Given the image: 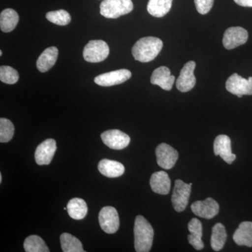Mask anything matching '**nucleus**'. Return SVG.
<instances>
[{"label": "nucleus", "mask_w": 252, "mask_h": 252, "mask_svg": "<svg viewBox=\"0 0 252 252\" xmlns=\"http://www.w3.org/2000/svg\"><path fill=\"white\" fill-rule=\"evenodd\" d=\"M163 46L161 39L155 36H146L139 39L132 49V54L136 61L149 63L154 61Z\"/></svg>", "instance_id": "nucleus-1"}, {"label": "nucleus", "mask_w": 252, "mask_h": 252, "mask_svg": "<svg viewBox=\"0 0 252 252\" xmlns=\"http://www.w3.org/2000/svg\"><path fill=\"white\" fill-rule=\"evenodd\" d=\"M135 249L137 252H148L153 245L154 231L153 227L143 216L138 215L134 225Z\"/></svg>", "instance_id": "nucleus-2"}, {"label": "nucleus", "mask_w": 252, "mask_h": 252, "mask_svg": "<svg viewBox=\"0 0 252 252\" xmlns=\"http://www.w3.org/2000/svg\"><path fill=\"white\" fill-rule=\"evenodd\" d=\"M133 10L132 0H104L99 6V13L107 18H118Z\"/></svg>", "instance_id": "nucleus-3"}, {"label": "nucleus", "mask_w": 252, "mask_h": 252, "mask_svg": "<svg viewBox=\"0 0 252 252\" xmlns=\"http://www.w3.org/2000/svg\"><path fill=\"white\" fill-rule=\"evenodd\" d=\"M108 44L102 40H91L86 44L83 51V56L89 63H97L104 61L108 57Z\"/></svg>", "instance_id": "nucleus-4"}, {"label": "nucleus", "mask_w": 252, "mask_h": 252, "mask_svg": "<svg viewBox=\"0 0 252 252\" xmlns=\"http://www.w3.org/2000/svg\"><path fill=\"white\" fill-rule=\"evenodd\" d=\"M191 186L180 180L175 181L171 200L176 212H182L187 208L191 192Z\"/></svg>", "instance_id": "nucleus-5"}, {"label": "nucleus", "mask_w": 252, "mask_h": 252, "mask_svg": "<svg viewBox=\"0 0 252 252\" xmlns=\"http://www.w3.org/2000/svg\"><path fill=\"white\" fill-rule=\"evenodd\" d=\"M99 223L101 228L106 233H115L120 225L117 210L111 206L103 207L99 213Z\"/></svg>", "instance_id": "nucleus-6"}, {"label": "nucleus", "mask_w": 252, "mask_h": 252, "mask_svg": "<svg viewBox=\"0 0 252 252\" xmlns=\"http://www.w3.org/2000/svg\"><path fill=\"white\" fill-rule=\"evenodd\" d=\"M157 163L165 170H170L178 160L179 154L171 146L165 143L159 144L156 149Z\"/></svg>", "instance_id": "nucleus-7"}, {"label": "nucleus", "mask_w": 252, "mask_h": 252, "mask_svg": "<svg viewBox=\"0 0 252 252\" xmlns=\"http://www.w3.org/2000/svg\"><path fill=\"white\" fill-rule=\"evenodd\" d=\"M132 73L128 69H122L99 74L94 79V83L98 86L109 87L123 84L130 79Z\"/></svg>", "instance_id": "nucleus-8"}, {"label": "nucleus", "mask_w": 252, "mask_h": 252, "mask_svg": "<svg viewBox=\"0 0 252 252\" xmlns=\"http://www.w3.org/2000/svg\"><path fill=\"white\" fill-rule=\"evenodd\" d=\"M101 139L107 147L115 150L126 148L130 142V137L119 130H109L101 134Z\"/></svg>", "instance_id": "nucleus-9"}, {"label": "nucleus", "mask_w": 252, "mask_h": 252, "mask_svg": "<svg viewBox=\"0 0 252 252\" xmlns=\"http://www.w3.org/2000/svg\"><path fill=\"white\" fill-rule=\"evenodd\" d=\"M195 63L189 61L186 63L180 72V77L176 82V86L179 91L182 93L189 92L193 89L196 84V79L194 75Z\"/></svg>", "instance_id": "nucleus-10"}, {"label": "nucleus", "mask_w": 252, "mask_h": 252, "mask_svg": "<svg viewBox=\"0 0 252 252\" xmlns=\"http://www.w3.org/2000/svg\"><path fill=\"white\" fill-rule=\"evenodd\" d=\"M248 32L241 27H232L225 31L223 44L225 49H233L248 41Z\"/></svg>", "instance_id": "nucleus-11"}, {"label": "nucleus", "mask_w": 252, "mask_h": 252, "mask_svg": "<svg viewBox=\"0 0 252 252\" xmlns=\"http://www.w3.org/2000/svg\"><path fill=\"white\" fill-rule=\"evenodd\" d=\"M190 208L196 216L206 220H211L220 212V205L216 200L212 198H207L203 201H195L192 204Z\"/></svg>", "instance_id": "nucleus-12"}, {"label": "nucleus", "mask_w": 252, "mask_h": 252, "mask_svg": "<svg viewBox=\"0 0 252 252\" xmlns=\"http://www.w3.org/2000/svg\"><path fill=\"white\" fill-rule=\"evenodd\" d=\"M225 89L230 94H235L238 97L243 95H252V87L248 79L242 77L239 74H232L225 82Z\"/></svg>", "instance_id": "nucleus-13"}, {"label": "nucleus", "mask_w": 252, "mask_h": 252, "mask_svg": "<svg viewBox=\"0 0 252 252\" xmlns=\"http://www.w3.org/2000/svg\"><path fill=\"white\" fill-rule=\"evenodd\" d=\"M214 152L215 156H220L225 162L230 165L236 158L235 154L232 152L231 141L229 137L225 135L217 136L214 142Z\"/></svg>", "instance_id": "nucleus-14"}, {"label": "nucleus", "mask_w": 252, "mask_h": 252, "mask_svg": "<svg viewBox=\"0 0 252 252\" xmlns=\"http://www.w3.org/2000/svg\"><path fill=\"white\" fill-rule=\"evenodd\" d=\"M57 146L54 139H47L41 142L36 147L34 154L36 163L39 165H49L52 161Z\"/></svg>", "instance_id": "nucleus-15"}, {"label": "nucleus", "mask_w": 252, "mask_h": 252, "mask_svg": "<svg viewBox=\"0 0 252 252\" xmlns=\"http://www.w3.org/2000/svg\"><path fill=\"white\" fill-rule=\"evenodd\" d=\"M175 81V76L171 75L170 69L165 66L156 69L151 77L152 84L160 86L162 89L167 91L171 90Z\"/></svg>", "instance_id": "nucleus-16"}, {"label": "nucleus", "mask_w": 252, "mask_h": 252, "mask_svg": "<svg viewBox=\"0 0 252 252\" xmlns=\"http://www.w3.org/2000/svg\"><path fill=\"white\" fill-rule=\"evenodd\" d=\"M150 186L154 193L167 195L171 188V180L165 171L155 172L150 179Z\"/></svg>", "instance_id": "nucleus-17"}, {"label": "nucleus", "mask_w": 252, "mask_h": 252, "mask_svg": "<svg viewBox=\"0 0 252 252\" xmlns=\"http://www.w3.org/2000/svg\"><path fill=\"white\" fill-rule=\"evenodd\" d=\"M58 56L59 49L55 46H51L44 50L36 61L38 70L43 73L48 72L56 64Z\"/></svg>", "instance_id": "nucleus-18"}, {"label": "nucleus", "mask_w": 252, "mask_h": 252, "mask_svg": "<svg viewBox=\"0 0 252 252\" xmlns=\"http://www.w3.org/2000/svg\"><path fill=\"white\" fill-rule=\"evenodd\" d=\"M188 241L190 245L196 250H201L204 248V243L202 240L203 236V225L198 219L193 218L189 221Z\"/></svg>", "instance_id": "nucleus-19"}, {"label": "nucleus", "mask_w": 252, "mask_h": 252, "mask_svg": "<svg viewBox=\"0 0 252 252\" xmlns=\"http://www.w3.org/2000/svg\"><path fill=\"white\" fill-rule=\"evenodd\" d=\"M97 167L102 175L109 178L121 177L125 172V167L122 163L109 159L101 160Z\"/></svg>", "instance_id": "nucleus-20"}, {"label": "nucleus", "mask_w": 252, "mask_h": 252, "mask_svg": "<svg viewBox=\"0 0 252 252\" xmlns=\"http://www.w3.org/2000/svg\"><path fill=\"white\" fill-rule=\"evenodd\" d=\"M233 238L235 243L240 246L252 248V222H242L235 230Z\"/></svg>", "instance_id": "nucleus-21"}, {"label": "nucleus", "mask_w": 252, "mask_h": 252, "mask_svg": "<svg viewBox=\"0 0 252 252\" xmlns=\"http://www.w3.org/2000/svg\"><path fill=\"white\" fill-rule=\"evenodd\" d=\"M19 22V16L15 10L6 9L0 14V28L4 32L14 31Z\"/></svg>", "instance_id": "nucleus-22"}, {"label": "nucleus", "mask_w": 252, "mask_h": 252, "mask_svg": "<svg viewBox=\"0 0 252 252\" xmlns=\"http://www.w3.org/2000/svg\"><path fill=\"white\" fill-rule=\"evenodd\" d=\"M67 207L68 214L73 220H83L88 213L87 204L81 198H75L69 200Z\"/></svg>", "instance_id": "nucleus-23"}, {"label": "nucleus", "mask_w": 252, "mask_h": 252, "mask_svg": "<svg viewBox=\"0 0 252 252\" xmlns=\"http://www.w3.org/2000/svg\"><path fill=\"white\" fill-rule=\"evenodd\" d=\"M172 0H149L147 11L149 14L157 18H162L171 9Z\"/></svg>", "instance_id": "nucleus-24"}, {"label": "nucleus", "mask_w": 252, "mask_h": 252, "mask_svg": "<svg viewBox=\"0 0 252 252\" xmlns=\"http://www.w3.org/2000/svg\"><path fill=\"white\" fill-rule=\"evenodd\" d=\"M226 239L227 233L224 225L220 223L214 225L212 228L211 240H210L212 248L215 251H220L224 246Z\"/></svg>", "instance_id": "nucleus-25"}, {"label": "nucleus", "mask_w": 252, "mask_h": 252, "mask_svg": "<svg viewBox=\"0 0 252 252\" xmlns=\"http://www.w3.org/2000/svg\"><path fill=\"white\" fill-rule=\"evenodd\" d=\"M61 244L63 252H84L80 240L69 233H64L61 235Z\"/></svg>", "instance_id": "nucleus-26"}, {"label": "nucleus", "mask_w": 252, "mask_h": 252, "mask_svg": "<svg viewBox=\"0 0 252 252\" xmlns=\"http://www.w3.org/2000/svg\"><path fill=\"white\" fill-rule=\"evenodd\" d=\"M25 251L26 252H49L45 242L38 235L28 237L24 242Z\"/></svg>", "instance_id": "nucleus-27"}, {"label": "nucleus", "mask_w": 252, "mask_h": 252, "mask_svg": "<svg viewBox=\"0 0 252 252\" xmlns=\"http://www.w3.org/2000/svg\"><path fill=\"white\" fill-rule=\"evenodd\" d=\"M46 17L50 22L61 26H67L72 20L70 14L63 9L49 11L46 14Z\"/></svg>", "instance_id": "nucleus-28"}, {"label": "nucleus", "mask_w": 252, "mask_h": 252, "mask_svg": "<svg viewBox=\"0 0 252 252\" xmlns=\"http://www.w3.org/2000/svg\"><path fill=\"white\" fill-rule=\"evenodd\" d=\"M14 126L9 119H0V142L6 143L13 138L14 135Z\"/></svg>", "instance_id": "nucleus-29"}, {"label": "nucleus", "mask_w": 252, "mask_h": 252, "mask_svg": "<svg viewBox=\"0 0 252 252\" xmlns=\"http://www.w3.org/2000/svg\"><path fill=\"white\" fill-rule=\"evenodd\" d=\"M19 79V74L16 69L10 66H1L0 67V80L7 84H14Z\"/></svg>", "instance_id": "nucleus-30"}, {"label": "nucleus", "mask_w": 252, "mask_h": 252, "mask_svg": "<svg viewBox=\"0 0 252 252\" xmlns=\"http://www.w3.org/2000/svg\"><path fill=\"white\" fill-rule=\"evenodd\" d=\"M215 0H194L199 14L205 15L210 12L213 6Z\"/></svg>", "instance_id": "nucleus-31"}, {"label": "nucleus", "mask_w": 252, "mask_h": 252, "mask_svg": "<svg viewBox=\"0 0 252 252\" xmlns=\"http://www.w3.org/2000/svg\"><path fill=\"white\" fill-rule=\"evenodd\" d=\"M235 2L244 7H252V0H234Z\"/></svg>", "instance_id": "nucleus-32"}, {"label": "nucleus", "mask_w": 252, "mask_h": 252, "mask_svg": "<svg viewBox=\"0 0 252 252\" xmlns=\"http://www.w3.org/2000/svg\"><path fill=\"white\" fill-rule=\"evenodd\" d=\"M249 83H250V86L252 87V77H250L248 78Z\"/></svg>", "instance_id": "nucleus-33"}, {"label": "nucleus", "mask_w": 252, "mask_h": 252, "mask_svg": "<svg viewBox=\"0 0 252 252\" xmlns=\"http://www.w3.org/2000/svg\"><path fill=\"white\" fill-rule=\"evenodd\" d=\"M1 182H2V175L0 174V183H1Z\"/></svg>", "instance_id": "nucleus-34"}, {"label": "nucleus", "mask_w": 252, "mask_h": 252, "mask_svg": "<svg viewBox=\"0 0 252 252\" xmlns=\"http://www.w3.org/2000/svg\"><path fill=\"white\" fill-rule=\"evenodd\" d=\"M0 56H2V51H0Z\"/></svg>", "instance_id": "nucleus-35"}]
</instances>
